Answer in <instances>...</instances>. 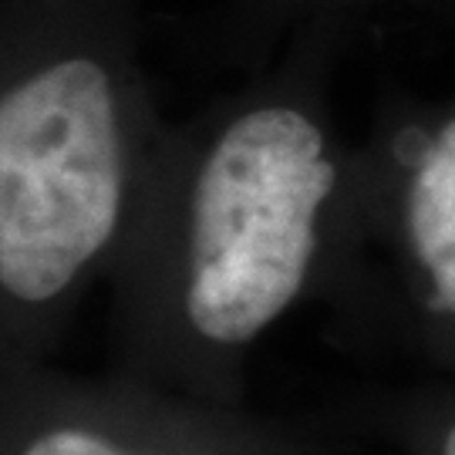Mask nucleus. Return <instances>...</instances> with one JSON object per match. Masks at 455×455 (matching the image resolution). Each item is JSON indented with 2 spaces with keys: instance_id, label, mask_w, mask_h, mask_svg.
Wrapping results in <instances>:
<instances>
[{
  "instance_id": "7ed1b4c3",
  "label": "nucleus",
  "mask_w": 455,
  "mask_h": 455,
  "mask_svg": "<svg viewBox=\"0 0 455 455\" xmlns=\"http://www.w3.org/2000/svg\"><path fill=\"white\" fill-rule=\"evenodd\" d=\"M159 419L129 381L0 358V455H246L240 442L189 435Z\"/></svg>"
},
{
  "instance_id": "20e7f679",
  "label": "nucleus",
  "mask_w": 455,
  "mask_h": 455,
  "mask_svg": "<svg viewBox=\"0 0 455 455\" xmlns=\"http://www.w3.org/2000/svg\"><path fill=\"white\" fill-rule=\"evenodd\" d=\"M408 240L432 297L455 317V118L425 146L408 182Z\"/></svg>"
},
{
  "instance_id": "f03ea898",
  "label": "nucleus",
  "mask_w": 455,
  "mask_h": 455,
  "mask_svg": "<svg viewBox=\"0 0 455 455\" xmlns=\"http://www.w3.org/2000/svg\"><path fill=\"white\" fill-rule=\"evenodd\" d=\"M334 186L338 165L307 112L276 101L236 112L172 189L165 274L122 287L125 300L163 283L156 310L169 314L176 341L206 358L243 351L307 287Z\"/></svg>"
},
{
  "instance_id": "f257e3e1",
  "label": "nucleus",
  "mask_w": 455,
  "mask_h": 455,
  "mask_svg": "<svg viewBox=\"0 0 455 455\" xmlns=\"http://www.w3.org/2000/svg\"><path fill=\"white\" fill-rule=\"evenodd\" d=\"M148 159L105 58L65 51L0 78V358L51 361L129 250Z\"/></svg>"
},
{
  "instance_id": "39448f33",
  "label": "nucleus",
  "mask_w": 455,
  "mask_h": 455,
  "mask_svg": "<svg viewBox=\"0 0 455 455\" xmlns=\"http://www.w3.org/2000/svg\"><path fill=\"white\" fill-rule=\"evenodd\" d=\"M442 455H455V425L449 428V435H445V445H442Z\"/></svg>"
}]
</instances>
